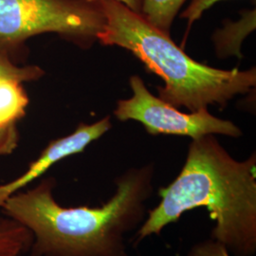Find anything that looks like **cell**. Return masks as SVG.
<instances>
[{"mask_svg": "<svg viewBox=\"0 0 256 256\" xmlns=\"http://www.w3.org/2000/svg\"><path fill=\"white\" fill-rule=\"evenodd\" d=\"M154 165L129 169L99 207H64L54 196V178L8 198L1 208L34 236L30 256H129L126 236L146 220Z\"/></svg>", "mask_w": 256, "mask_h": 256, "instance_id": "1", "label": "cell"}, {"mask_svg": "<svg viewBox=\"0 0 256 256\" xmlns=\"http://www.w3.org/2000/svg\"><path fill=\"white\" fill-rule=\"evenodd\" d=\"M220 1L221 0H192L191 4L182 12L180 18L187 20L188 28H190L196 20L202 18L204 12Z\"/></svg>", "mask_w": 256, "mask_h": 256, "instance_id": "13", "label": "cell"}, {"mask_svg": "<svg viewBox=\"0 0 256 256\" xmlns=\"http://www.w3.org/2000/svg\"><path fill=\"white\" fill-rule=\"evenodd\" d=\"M28 99L22 82L0 78V126L16 124L24 117Z\"/></svg>", "mask_w": 256, "mask_h": 256, "instance_id": "8", "label": "cell"}, {"mask_svg": "<svg viewBox=\"0 0 256 256\" xmlns=\"http://www.w3.org/2000/svg\"><path fill=\"white\" fill-rule=\"evenodd\" d=\"M256 156L234 160L214 135L192 140L180 173L160 188V202L148 210L135 232L134 245L160 236L184 212L198 207L209 212L216 226L210 238L222 243L234 256L256 252Z\"/></svg>", "mask_w": 256, "mask_h": 256, "instance_id": "2", "label": "cell"}, {"mask_svg": "<svg viewBox=\"0 0 256 256\" xmlns=\"http://www.w3.org/2000/svg\"><path fill=\"white\" fill-rule=\"evenodd\" d=\"M99 1L106 26L98 41L128 50L149 72L158 75L165 82L164 88H158V98L165 102L191 112L212 104L223 108L236 95L256 86V68L225 70L198 63L140 14L116 0Z\"/></svg>", "mask_w": 256, "mask_h": 256, "instance_id": "3", "label": "cell"}, {"mask_svg": "<svg viewBox=\"0 0 256 256\" xmlns=\"http://www.w3.org/2000/svg\"><path fill=\"white\" fill-rule=\"evenodd\" d=\"M120 3L126 6L128 9L140 14L142 12V0H116Z\"/></svg>", "mask_w": 256, "mask_h": 256, "instance_id": "15", "label": "cell"}, {"mask_svg": "<svg viewBox=\"0 0 256 256\" xmlns=\"http://www.w3.org/2000/svg\"><path fill=\"white\" fill-rule=\"evenodd\" d=\"M129 84L133 95L120 100L114 114L120 120H137L151 135L186 136L192 140L216 134L232 138L242 135L234 122L212 116L208 110L180 111L153 95L140 76H132Z\"/></svg>", "mask_w": 256, "mask_h": 256, "instance_id": "5", "label": "cell"}, {"mask_svg": "<svg viewBox=\"0 0 256 256\" xmlns=\"http://www.w3.org/2000/svg\"><path fill=\"white\" fill-rule=\"evenodd\" d=\"M187 256H230L222 243L210 238L194 245Z\"/></svg>", "mask_w": 256, "mask_h": 256, "instance_id": "12", "label": "cell"}, {"mask_svg": "<svg viewBox=\"0 0 256 256\" xmlns=\"http://www.w3.org/2000/svg\"><path fill=\"white\" fill-rule=\"evenodd\" d=\"M104 26L99 0H0V54L12 59L28 38L48 32L90 46Z\"/></svg>", "mask_w": 256, "mask_h": 256, "instance_id": "4", "label": "cell"}, {"mask_svg": "<svg viewBox=\"0 0 256 256\" xmlns=\"http://www.w3.org/2000/svg\"><path fill=\"white\" fill-rule=\"evenodd\" d=\"M45 72L37 66H18L8 56L0 54V78L14 79L20 82L36 81Z\"/></svg>", "mask_w": 256, "mask_h": 256, "instance_id": "11", "label": "cell"}, {"mask_svg": "<svg viewBox=\"0 0 256 256\" xmlns=\"http://www.w3.org/2000/svg\"><path fill=\"white\" fill-rule=\"evenodd\" d=\"M256 9L243 10L241 18L238 21L226 20L223 28L218 30L212 36L216 52L220 58L232 55L242 58L241 45L245 38L256 30Z\"/></svg>", "mask_w": 256, "mask_h": 256, "instance_id": "7", "label": "cell"}, {"mask_svg": "<svg viewBox=\"0 0 256 256\" xmlns=\"http://www.w3.org/2000/svg\"><path fill=\"white\" fill-rule=\"evenodd\" d=\"M111 128L110 117H106L92 124H81L74 133L50 142L43 152L32 162L27 171L12 182L0 185V207L10 196L21 192L58 162L68 156L82 153L94 140L104 136Z\"/></svg>", "mask_w": 256, "mask_h": 256, "instance_id": "6", "label": "cell"}, {"mask_svg": "<svg viewBox=\"0 0 256 256\" xmlns=\"http://www.w3.org/2000/svg\"><path fill=\"white\" fill-rule=\"evenodd\" d=\"M187 0H142L140 16L158 30L170 36L174 18Z\"/></svg>", "mask_w": 256, "mask_h": 256, "instance_id": "10", "label": "cell"}, {"mask_svg": "<svg viewBox=\"0 0 256 256\" xmlns=\"http://www.w3.org/2000/svg\"><path fill=\"white\" fill-rule=\"evenodd\" d=\"M32 240V234L18 221L0 218V256H20L30 250Z\"/></svg>", "mask_w": 256, "mask_h": 256, "instance_id": "9", "label": "cell"}, {"mask_svg": "<svg viewBox=\"0 0 256 256\" xmlns=\"http://www.w3.org/2000/svg\"><path fill=\"white\" fill-rule=\"evenodd\" d=\"M18 138L16 124L0 126V156L8 155L14 152L18 144Z\"/></svg>", "mask_w": 256, "mask_h": 256, "instance_id": "14", "label": "cell"}]
</instances>
